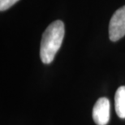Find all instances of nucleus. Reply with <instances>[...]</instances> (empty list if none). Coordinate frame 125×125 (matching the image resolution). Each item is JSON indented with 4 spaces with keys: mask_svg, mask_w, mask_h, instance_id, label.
Here are the masks:
<instances>
[{
    "mask_svg": "<svg viewBox=\"0 0 125 125\" xmlns=\"http://www.w3.org/2000/svg\"><path fill=\"white\" fill-rule=\"evenodd\" d=\"M19 0H0V10L5 11L13 6Z\"/></svg>",
    "mask_w": 125,
    "mask_h": 125,
    "instance_id": "nucleus-5",
    "label": "nucleus"
},
{
    "mask_svg": "<svg viewBox=\"0 0 125 125\" xmlns=\"http://www.w3.org/2000/svg\"><path fill=\"white\" fill-rule=\"evenodd\" d=\"M93 119L97 125H106L110 119V102L106 97H100L93 109Z\"/></svg>",
    "mask_w": 125,
    "mask_h": 125,
    "instance_id": "nucleus-3",
    "label": "nucleus"
},
{
    "mask_svg": "<svg viewBox=\"0 0 125 125\" xmlns=\"http://www.w3.org/2000/svg\"><path fill=\"white\" fill-rule=\"evenodd\" d=\"M125 35V6L120 7L112 16L109 24V37L116 42Z\"/></svg>",
    "mask_w": 125,
    "mask_h": 125,
    "instance_id": "nucleus-2",
    "label": "nucleus"
},
{
    "mask_svg": "<svg viewBox=\"0 0 125 125\" xmlns=\"http://www.w3.org/2000/svg\"><path fill=\"white\" fill-rule=\"evenodd\" d=\"M115 111L121 119H125V86H120L117 89L115 97Z\"/></svg>",
    "mask_w": 125,
    "mask_h": 125,
    "instance_id": "nucleus-4",
    "label": "nucleus"
},
{
    "mask_svg": "<svg viewBox=\"0 0 125 125\" xmlns=\"http://www.w3.org/2000/svg\"><path fill=\"white\" fill-rule=\"evenodd\" d=\"M64 24L61 21L51 23L45 30L42 37L40 56L42 62L49 64L60 48L64 37Z\"/></svg>",
    "mask_w": 125,
    "mask_h": 125,
    "instance_id": "nucleus-1",
    "label": "nucleus"
}]
</instances>
